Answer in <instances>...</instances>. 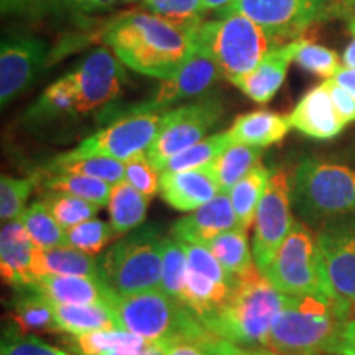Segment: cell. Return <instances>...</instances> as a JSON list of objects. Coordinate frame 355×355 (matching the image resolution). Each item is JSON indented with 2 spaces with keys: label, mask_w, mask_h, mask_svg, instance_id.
Returning a JSON list of instances; mask_svg holds the SVG:
<instances>
[{
  "label": "cell",
  "mask_w": 355,
  "mask_h": 355,
  "mask_svg": "<svg viewBox=\"0 0 355 355\" xmlns=\"http://www.w3.org/2000/svg\"><path fill=\"white\" fill-rule=\"evenodd\" d=\"M102 40L125 68L166 79L193 56L194 32L150 12H127L105 26Z\"/></svg>",
  "instance_id": "cell-1"
},
{
  "label": "cell",
  "mask_w": 355,
  "mask_h": 355,
  "mask_svg": "<svg viewBox=\"0 0 355 355\" xmlns=\"http://www.w3.org/2000/svg\"><path fill=\"white\" fill-rule=\"evenodd\" d=\"M283 295L257 268L237 278L229 300L202 324L212 334L247 349H259L285 306Z\"/></svg>",
  "instance_id": "cell-2"
},
{
  "label": "cell",
  "mask_w": 355,
  "mask_h": 355,
  "mask_svg": "<svg viewBox=\"0 0 355 355\" xmlns=\"http://www.w3.org/2000/svg\"><path fill=\"white\" fill-rule=\"evenodd\" d=\"M347 319V313L326 293L286 296L261 349L278 355H322Z\"/></svg>",
  "instance_id": "cell-3"
},
{
  "label": "cell",
  "mask_w": 355,
  "mask_h": 355,
  "mask_svg": "<svg viewBox=\"0 0 355 355\" xmlns=\"http://www.w3.org/2000/svg\"><path fill=\"white\" fill-rule=\"evenodd\" d=\"M291 204L306 224L355 217V170L306 158L291 180Z\"/></svg>",
  "instance_id": "cell-4"
},
{
  "label": "cell",
  "mask_w": 355,
  "mask_h": 355,
  "mask_svg": "<svg viewBox=\"0 0 355 355\" xmlns=\"http://www.w3.org/2000/svg\"><path fill=\"white\" fill-rule=\"evenodd\" d=\"M194 44L214 61L222 78L234 83L250 73L270 51L279 46L273 37L242 13L202 21L194 30Z\"/></svg>",
  "instance_id": "cell-5"
},
{
  "label": "cell",
  "mask_w": 355,
  "mask_h": 355,
  "mask_svg": "<svg viewBox=\"0 0 355 355\" xmlns=\"http://www.w3.org/2000/svg\"><path fill=\"white\" fill-rule=\"evenodd\" d=\"M110 309L122 329L148 343H198L209 332L184 304L170 298L163 291L130 296L117 295Z\"/></svg>",
  "instance_id": "cell-6"
},
{
  "label": "cell",
  "mask_w": 355,
  "mask_h": 355,
  "mask_svg": "<svg viewBox=\"0 0 355 355\" xmlns=\"http://www.w3.org/2000/svg\"><path fill=\"white\" fill-rule=\"evenodd\" d=\"M165 239L153 225L141 224L101 257L107 285L121 296L162 291Z\"/></svg>",
  "instance_id": "cell-7"
},
{
  "label": "cell",
  "mask_w": 355,
  "mask_h": 355,
  "mask_svg": "<svg viewBox=\"0 0 355 355\" xmlns=\"http://www.w3.org/2000/svg\"><path fill=\"white\" fill-rule=\"evenodd\" d=\"M316 242L322 291L355 318V217L324 222Z\"/></svg>",
  "instance_id": "cell-8"
},
{
  "label": "cell",
  "mask_w": 355,
  "mask_h": 355,
  "mask_svg": "<svg viewBox=\"0 0 355 355\" xmlns=\"http://www.w3.org/2000/svg\"><path fill=\"white\" fill-rule=\"evenodd\" d=\"M261 273L286 296L324 293L316 234L308 224L295 220L288 237Z\"/></svg>",
  "instance_id": "cell-9"
},
{
  "label": "cell",
  "mask_w": 355,
  "mask_h": 355,
  "mask_svg": "<svg viewBox=\"0 0 355 355\" xmlns=\"http://www.w3.org/2000/svg\"><path fill=\"white\" fill-rule=\"evenodd\" d=\"M229 13L248 17L279 44L301 40L311 26L339 19L329 0H235Z\"/></svg>",
  "instance_id": "cell-10"
},
{
  "label": "cell",
  "mask_w": 355,
  "mask_h": 355,
  "mask_svg": "<svg viewBox=\"0 0 355 355\" xmlns=\"http://www.w3.org/2000/svg\"><path fill=\"white\" fill-rule=\"evenodd\" d=\"M168 110L130 114L115 119L107 127L84 139L64 157H107L127 163L148 152Z\"/></svg>",
  "instance_id": "cell-11"
},
{
  "label": "cell",
  "mask_w": 355,
  "mask_h": 355,
  "mask_svg": "<svg viewBox=\"0 0 355 355\" xmlns=\"http://www.w3.org/2000/svg\"><path fill=\"white\" fill-rule=\"evenodd\" d=\"M222 114L224 109L217 99H202L170 109L146 157L159 168L166 159L206 139L207 133L220 121Z\"/></svg>",
  "instance_id": "cell-12"
},
{
  "label": "cell",
  "mask_w": 355,
  "mask_h": 355,
  "mask_svg": "<svg viewBox=\"0 0 355 355\" xmlns=\"http://www.w3.org/2000/svg\"><path fill=\"white\" fill-rule=\"evenodd\" d=\"M291 180L285 170H277L270 176L263 198L255 216L254 252L255 263L263 272L277 254L295 224L291 214Z\"/></svg>",
  "instance_id": "cell-13"
},
{
  "label": "cell",
  "mask_w": 355,
  "mask_h": 355,
  "mask_svg": "<svg viewBox=\"0 0 355 355\" xmlns=\"http://www.w3.org/2000/svg\"><path fill=\"white\" fill-rule=\"evenodd\" d=\"M76 92V112L89 114L109 107L121 96L127 71L107 48H97L68 73Z\"/></svg>",
  "instance_id": "cell-14"
},
{
  "label": "cell",
  "mask_w": 355,
  "mask_h": 355,
  "mask_svg": "<svg viewBox=\"0 0 355 355\" xmlns=\"http://www.w3.org/2000/svg\"><path fill=\"white\" fill-rule=\"evenodd\" d=\"M222 78L219 68L214 61L207 58L201 50H194L193 56L181 66L176 73L170 78L162 79L153 94L146 99L137 102L119 110L117 117L130 114L155 112V110H170L171 105L176 102L191 99V97L202 94L207 89H211Z\"/></svg>",
  "instance_id": "cell-15"
},
{
  "label": "cell",
  "mask_w": 355,
  "mask_h": 355,
  "mask_svg": "<svg viewBox=\"0 0 355 355\" xmlns=\"http://www.w3.org/2000/svg\"><path fill=\"white\" fill-rule=\"evenodd\" d=\"M46 42L15 37L2 40L0 46V102L2 107L32 86L44 66Z\"/></svg>",
  "instance_id": "cell-16"
},
{
  "label": "cell",
  "mask_w": 355,
  "mask_h": 355,
  "mask_svg": "<svg viewBox=\"0 0 355 355\" xmlns=\"http://www.w3.org/2000/svg\"><path fill=\"white\" fill-rule=\"evenodd\" d=\"M234 227H237V217L229 194L219 193L212 201L178 219L171 227V237L183 243L207 245Z\"/></svg>",
  "instance_id": "cell-17"
},
{
  "label": "cell",
  "mask_w": 355,
  "mask_h": 355,
  "mask_svg": "<svg viewBox=\"0 0 355 355\" xmlns=\"http://www.w3.org/2000/svg\"><path fill=\"white\" fill-rule=\"evenodd\" d=\"M220 193L211 166L184 171H165L159 178V196L168 206L193 212Z\"/></svg>",
  "instance_id": "cell-18"
},
{
  "label": "cell",
  "mask_w": 355,
  "mask_h": 355,
  "mask_svg": "<svg viewBox=\"0 0 355 355\" xmlns=\"http://www.w3.org/2000/svg\"><path fill=\"white\" fill-rule=\"evenodd\" d=\"M301 43H303V40L279 44L270 51L250 73L243 74L232 84H235L252 101L259 102V104H266L273 99L285 83L288 69L295 61Z\"/></svg>",
  "instance_id": "cell-19"
},
{
  "label": "cell",
  "mask_w": 355,
  "mask_h": 355,
  "mask_svg": "<svg viewBox=\"0 0 355 355\" xmlns=\"http://www.w3.org/2000/svg\"><path fill=\"white\" fill-rule=\"evenodd\" d=\"M288 119L293 128L318 140L334 139L347 125L337 112L324 83L306 92Z\"/></svg>",
  "instance_id": "cell-20"
},
{
  "label": "cell",
  "mask_w": 355,
  "mask_h": 355,
  "mask_svg": "<svg viewBox=\"0 0 355 355\" xmlns=\"http://www.w3.org/2000/svg\"><path fill=\"white\" fill-rule=\"evenodd\" d=\"M38 245L20 220L3 222L0 230V270L3 282L13 288L35 285V257Z\"/></svg>",
  "instance_id": "cell-21"
},
{
  "label": "cell",
  "mask_w": 355,
  "mask_h": 355,
  "mask_svg": "<svg viewBox=\"0 0 355 355\" xmlns=\"http://www.w3.org/2000/svg\"><path fill=\"white\" fill-rule=\"evenodd\" d=\"M35 285L46 298L60 304H101L110 308L117 296L104 279L89 277L46 275Z\"/></svg>",
  "instance_id": "cell-22"
},
{
  "label": "cell",
  "mask_w": 355,
  "mask_h": 355,
  "mask_svg": "<svg viewBox=\"0 0 355 355\" xmlns=\"http://www.w3.org/2000/svg\"><path fill=\"white\" fill-rule=\"evenodd\" d=\"M33 273L37 282L46 275H68V277H89L104 279L101 261L94 255L84 254L76 248L61 245L53 248H40L35 257ZM107 283V282H105Z\"/></svg>",
  "instance_id": "cell-23"
},
{
  "label": "cell",
  "mask_w": 355,
  "mask_h": 355,
  "mask_svg": "<svg viewBox=\"0 0 355 355\" xmlns=\"http://www.w3.org/2000/svg\"><path fill=\"white\" fill-rule=\"evenodd\" d=\"M290 119L272 110H255L235 119L229 135L234 144L265 148L282 141L290 132Z\"/></svg>",
  "instance_id": "cell-24"
},
{
  "label": "cell",
  "mask_w": 355,
  "mask_h": 355,
  "mask_svg": "<svg viewBox=\"0 0 355 355\" xmlns=\"http://www.w3.org/2000/svg\"><path fill=\"white\" fill-rule=\"evenodd\" d=\"M53 311L58 329L69 336L121 327L109 306L53 303Z\"/></svg>",
  "instance_id": "cell-25"
},
{
  "label": "cell",
  "mask_w": 355,
  "mask_h": 355,
  "mask_svg": "<svg viewBox=\"0 0 355 355\" xmlns=\"http://www.w3.org/2000/svg\"><path fill=\"white\" fill-rule=\"evenodd\" d=\"M12 306L13 319L21 331H60L53 311V301L46 298L37 285L15 288Z\"/></svg>",
  "instance_id": "cell-26"
},
{
  "label": "cell",
  "mask_w": 355,
  "mask_h": 355,
  "mask_svg": "<svg viewBox=\"0 0 355 355\" xmlns=\"http://www.w3.org/2000/svg\"><path fill=\"white\" fill-rule=\"evenodd\" d=\"M150 198L137 191L125 180L114 184L110 191L107 212L109 224L112 225L117 235L132 232L144 224L148 209Z\"/></svg>",
  "instance_id": "cell-27"
},
{
  "label": "cell",
  "mask_w": 355,
  "mask_h": 355,
  "mask_svg": "<svg viewBox=\"0 0 355 355\" xmlns=\"http://www.w3.org/2000/svg\"><path fill=\"white\" fill-rule=\"evenodd\" d=\"M272 171L259 163L254 170L248 171L245 176L229 191L230 202L237 217V227L248 232L255 222L257 209L263 198V193L268 184Z\"/></svg>",
  "instance_id": "cell-28"
},
{
  "label": "cell",
  "mask_w": 355,
  "mask_h": 355,
  "mask_svg": "<svg viewBox=\"0 0 355 355\" xmlns=\"http://www.w3.org/2000/svg\"><path fill=\"white\" fill-rule=\"evenodd\" d=\"M216 257L222 268L234 279L243 277L257 268L254 252L248 247V237L245 230L234 227L227 232L217 235L214 241L206 245Z\"/></svg>",
  "instance_id": "cell-29"
},
{
  "label": "cell",
  "mask_w": 355,
  "mask_h": 355,
  "mask_svg": "<svg viewBox=\"0 0 355 355\" xmlns=\"http://www.w3.org/2000/svg\"><path fill=\"white\" fill-rule=\"evenodd\" d=\"M263 148L257 146L232 144L225 148L214 162L211 163V170L214 173L220 193H227L234 188L248 171L261 163Z\"/></svg>",
  "instance_id": "cell-30"
},
{
  "label": "cell",
  "mask_w": 355,
  "mask_h": 355,
  "mask_svg": "<svg viewBox=\"0 0 355 355\" xmlns=\"http://www.w3.org/2000/svg\"><path fill=\"white\" fill-rule=\"evenodd\" d=\"M148 340L132 334L122 327L87 332L81 336H69L68 345L79 355H107L127 350L144 349Z\"/></svg>",
  "instance_id": "cell-31"
},
{
  "label": "cell",
  "mask_w": 355,
  "mask_h": 355,
  "mask_svg": "<svg viewBox=\"0 0 355 355\" xmlns=\"http://www.w3.org/2000/svg\"><path fill=\"white\" fill-rule=\"evenodd\" d=\"M44 171L96 178L112 186L125 180V163L107 157H64L61 153Z\"/></svg>",
  "instance_id": "cell-32"
},
{
  "label": "cell",
  "mask_w": 355,
  "mask_h": 355,
  "mask_svg": "<svg viewBox=\"0 0 355 355\" xmlns=\"http://www.w3.org/2000/svg\"><path fill=\"white\" fill-rule=\"evenodd\" d=\"M46 173L42 180L44 191H56V193H66L86 201L96 204V206H107L112 184L105 183L96 178L71 175V173Z\"/></svg>",
  "instance_id": "cell-33"
},
{
  "label": "cell",
  "mask_w": 355,
  "mask_h": 355,
  "mask_svg": "<svg viewBox=\"0 0 355 355\" xmlns=\"http://www.w3.org/2000/svg\"><path fill=\"white\" fill-rule=\"evenodd\" d=\"M234 141L230 139L229 132L214 133V135L206 137L199 144L189 146L184 152L175 155L170 159H166L162 166L158 168L159 173L165 171H184V170H196L211 165L219 155L229 148Z\"/></svg>",
  "instance_id": "cell-34"
},
{
  "label": "cell",
  "mask_w": 355,
  "mask_h": 355,
  "mask_svg": "<svg viewBox=\"0 0 355 355\" xmlns=\"http://www.w3.org/2000/svg\"><path fill=\"white\" fill-rule=\"evenodd\" d=\"M17 220L24 224L26 232L40 248L66 245V230L58 224L42 199L30 204Z\"/></svg>",
  "instance_id": "cell-35"
},
{
  "label": "cell",
  "mask_w": 355,
  "mask_h": 355,
  "mask_svg": "<svg viewBox=\"0 0 355 355\" xmlns=\"http://www.w3.org/2000/svg\"><path fill=\"white\" fill-rule=\"evenodd\" d=\"M141 6L153 15L194 32L207 15L202 0H141Z\"/></svg>",
  "instance_id": "cell-36"
},
{
  "label": "cell",
  "mask_w": 355,
  "mask_h": 355,
  "mask_svg": "<svg viewBox=\"0 0 355 355\" xmlns=\"http://www.w3.org/2000/svg\"><path fill=\"white\" fill-rule=\"evenodd\" d=\"M42 201L64 230L92 219L101 209L99 206L86 201V199L71 196L66 193H56V191H43Z\"/></svg>",
  "instance_id": "cell-37"
},
{
  "label": "cell",
  "mask_w": 355,
  "mask_h": 355,
  "mask_svg": "<svg viewBox=\"0 0 355 355\" xmlns=\"http://www.w3.org/2000/svg\"><path fill=\"white\" fill-rule=\"evenodd\" d=\"M186 273H188V259H186L183 242L176 241L170 235L165 239V247H163L162 291L180 303L184 293Z\"/></svg>",
  "instance_id": "cell-38"
},
{
  "label": "cell",
  "mask_w": 355,
  "mask_h": 355,
  "mask_svg": "<svg viewBox=\"0 0 355 355\" xmlns=\"http://www.w3.org/2000/svg\"><path fill=\"white\" fill-rule=\"evenodd\" d=\"M115 230L107 222L92 217V219L84 220L81 224L74 225L66 230V245L76 248L84 254L96 255L104 250V247L114 237Z\"/></svg>",
  "instance_id": "cell-39"
},
{
  "label": "cell",
  "mask_w": 355,
  "mask_h": 355,
  "mask_svg": "<svg viewBox=\"0 0 355 355\" xmlns=\"http://www.w3.org/2000/svg\"><path fill=\"white\" fill-rule=\"evenodd\" d=\"M73 112H76V92L66 74L43 92L37 104L30 109L28 117H55V115Z\"/></svg>",
  "instance_id": "cell-40"
},
{
  "label": "cell",
  "mask_w": 355,
  "mask_h": 355,
  "mask_svg": "<svg viewBox=\"0 0 355 355\" xmlns=\"http://www.w3.org/2000/svg\"><path fill=\"white\" fill-rule=\"evenodd\" d=\"M35 178H0V219L2 222L17 220L26 207L30 194L35 188Z\"/></svg>",
  "instance_id": "cell-41"
},
{
  "label": "cell",
  "mask_w": 355,
  "mask_h": 355,
  "mask_svg": "<svg viewBox=\"0 0 355 355\" xmlns=\"http://www.w3.org/2000/svg\"><path fill=\"white\" fill-rule=\"evenodd\" d=\"M295 61L301 68L309 71V73H314L318 76L327 79L334 78L339 73V69L343 68L336 51L322 46V44L306 42V40H303V43H301L300 50L295 56Z\"/></svg>",
  "instance_id": "cell-42"
},
{
  "label": "cell",
  "mask_w": 355,
  "mask_h": 355,
  "mask_svg": "<svg viewBox=\"0 0 355 355\" xmlns=\"http://www.w3.org/2000/svg\"><path fill=\"white\" fill-rule=\"evenodd\" d=\"M159 178L162 173L150 162L146 153L125 163V181L145 196L153 198L159 193Z\"/></svg>",
  "instance_id": "cell-43"
},
{
  "label": "cell",
  "mask_w": 355,
  "mask_h": 355,
  "mask_svg": "<svg viewBox=\"0 0 355 355\" xmlns=\"http://www.w3.org/2000/svg\"><path fill=\"white\" fill-rule=\"evenodd\" d=\"M0 355H69L56 345L43 343L35 336L8 334L2 343Z\"/></svg>",
  "instance_id": "cell-44"
},
{
  "label": "cell",
  "mask_w": 355,
  "mask_h": 355,
  "mask_svg": "<svg viewBox=\"0 0 355 355\" xmlns=\"http://www.w3.org/2000/svg\"><path fill=\"white\" fill-rule=\"evenodd\" d=\"M199 349L202 350L204 355H278L270 352L266 349H247L241 345L229 343V340L222 339V337L212 334L209 331L202 339L194 343Z\"/></svg>",
  "instance_id": "cell-45"
},
{
  "label": "cell",
  "mask_w": 355,
  "mask_h": 355,
  "mask_svg": "<svg viewBox=\"0 0 355 355\" xmlns=\"http://www.w3.org/2000/svg\"><path fill=\"white\" fill-rule=\"evenodd\" d=\"M50 3L51 7L71 13H92L104 12L110 8L127 3V0H40L38 3Z\"/></svg>",
  "instance_id": "cell-46"
},
{
  "label": "cell",
  "mask_w": 355,
  "mask_h": 355,
  "mask_svg": "<svg viewBox=\"0 0 355 355\" xmlns=\"http://www.w3.org/2000/svg\"><path fill=\"white\" fill-rule=\"evenodd\" d=\"M324 84H326L327 91H329L331 99L334 102L340 119L345 123L355 122V97L349 91H345L340 84H337L334 79H326Z\"/></svg>",
  "instance_id": "cell-47"
},
{
  "label": "cell",
  "mask_w": 355,
  "mask_h": 355,
  "mask_svg": "<svg viewBox=\"0 0 355 355\" xmlns=\"http://www.w3.org/2000/svg\"><path fill=\"white\" fill-rule=\"evenodd\" d=\"M326 354L329 355H355V318L343 322L334 339L331 340Z\"/></svg>",
  "instance_id": "cell-48"
},
{
  "label": "cell",
  "mask_w": 355,
  "mask_h": 355,
  "mask_svg": "<svg viewBox=\"0 0 355 355\" xmlns=\"http://www.w3.org/2000/svg\"><path fill=\"white\" fill-rule=\"evenodd\" d=\"M166 355H204L202 350L189 340H175L163 344Z\"/></svg>",
  "instance_id": "cell-49"
},
{
  "label": "cell",
  "mask_w": 355,
  "mask_h": 355,
  "mask_svg": "<svg viewBox=\"0 0 355 355\" xmlns=\"http://www.w3.org/2000/svg\"><path fill=\"white\" fill-rule=\"evenodd\" d=\"M40 0H0V8H2L3 15L8 13H21L25 10H32L35 3Z\"/></svg>",
  "instance_id": "cell-50"
},
{
  "label": "cell",
  "mask_w": 355,
  "mask_h": 355,
  "mask_svg": "<svg viewBox=\"0 0 355 355\" xmlns=\"http://www.w3.org/2000/svg\"><path fill=\"white\" fill-rule=\"evenodd\" d=\"M349 32H350V43L345 48L343 56V66L349 69H355V15L349 17Z\"/></svg>",
  "instance_id": "cell-51"
},
{
  "label": "cell",
  "mask_w": 355,
  "mask_h": 355,
  "mask_svg": "<svg viewBox=\"0 0 355 355\" xmlns=\"http://www.w3.org/2000/svg\"><path fill=\"white\" fill-rule=\"evenodd\" d=\"M332 79L355 97V69H349L343 66V68L339 69V73H337Z\"/></svg>",
  "instance_id": "cell-52"
},
{
  "label": "cell",
  "mask_w": 355,
  "mask_h": 355,
  "mask_svg": "<svg viewBox=\"0 0 355 355\" xmlns=\"http://www.w3.org/2000/svg\"><path fill=\"white\" fill-rule=\"evenodd\" d=\"M204 7H206L207 13L214 12L217 15L224 17L230 12V8L234 7L235 0H202Z\"/></svg>",
  "instance_id": "cell-53"
},
{
  "label": "cell",
  "mask_w": 355,
  "mask_h": 355,
  "mask_svg": "<svg viewBox=\"0 0 355 355\" xmlns=\"http://www.w3.org/2000/svg\"><path fill=\"white\" fill-rule=\"evenodd\" d=\"M107 355H166V354H165V347H163V344L150 343L148 345H145L144 349L127 350V352H115V354H107Z\"/></svg>",
  "instance_id": "cell-54"
},
{
  "label": "cell",
  "mask_w": 355,
  "mask_h": 355,
  "mask_svg": "<svg viewBox=\"0 0 355 355\" xmlns=\"http://www.w3.org/2000/svg\"><path fill=\"white\" fill-rule=\"evenodd\" d=\"M339 13V17H352L355 15V0H329Z\"/></svg>",
  "instance_id": "cell-55"
},
{
  "label": "cell",
  "mask_w": 355,
  "mask_h": 355,
  "mask_svg": "<svg viewBox=\"0 0 355 355\" xmlns=\"http://www.w3.org/2000/svg\"><path fill=\"white\" fill-rule=\"evenodd\" d=\"M130 2H139V0H127V3H130ZM141 2V0H140Z\"/></svg>",
  "instance_id": "cell-56"
}]
</instances>
